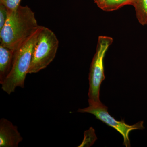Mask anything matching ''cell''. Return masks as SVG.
I'll return each instance as SVG.
<instances>
[{
    "mask_svg": "<svg viewBox=\"0 0 147 147\" xmlns=\"http://www.w3.org/2000/svg\"><path fill=\"white\" fill-rule=\"evenodd\" d=\"M39 26L32 9L20 5L9 11L6 22L0 30L1 43L14 53Z\"/></svg>",
    "mask_w": 147,
    "mask_h": 147,
    "instance_id": "6da1fadb",
    "label": "cell"
},
{
    "mask_svg": "<svg viewBox=\"0 0 147 147\" xmlns=\"http://www.w3.org/2000/svg\"><path fill=\"white\" fill-rule=\"evenodd\" d=\"M40 27L14 52L11 70L1 84L2 89L9 95L15 91L17 87L24 88Z\"/></svg>",
    "mask_w": 147,
    "mask_h": 147,
    "instance_id": "7a4b0ae2",
    "label": "cell"
},
{
    "mask_svg": "<svg viewBox=\"0 0 147 147\" xmlns=\"http://www.w3.org/2000/svg\"><path fill=\"white\" fill-rule=\"evenodd\" d=\"M59 44L55 34L48 28L40 26L28 74L37 73L46 68L55 59Z\"/></svg>",
    "mask_w": 147,
    "mask_h": 147,
    "instance_id": "3957f363",
    "label": "cell"
},
{
    "mask_svg": "<svg viewBox=\"0 0 147 147\" xmlns=\"http://www.w3.org/2000/svg\"><path fill=\"white\" fill-rule=\"evenodd\" d=\"M113 41V38L110 37H98L96 52L92 61L89 75V89L88 95L89 105L98 106L102 103L99 96L100 85L105 79L103 60L105 53Z\"/></svg>",
    "mask_w": 147,
    "mask_h": 147,
    "instance_id": "277c9868",
    "label": "cell"
},
{
    "mask_svg": "<svg viewBox=\"0 0 147 147\" xmlns=\"http://www.w3.org/2000/svg\"><path fill=\"white\" fill-rule=\"evenodd\" d=\"M77 112L81 113H88L94 115L96 119L116 129L123 137V145L126 147H130L129 135L132 130H143L144 129V121H140L133 125H128L124 120L118 121L109 115L108 107L102 104L98 106L89 105L87 108L79 109Z\"/></svg>",
    "mask_w": 147,
    "mask_h": 147,
    "instance_id": "5b68a950",
    "label": "cell"
},
{
    "mask_svg": "<svg viewBox=\"0 0 147 147\" xmlns=\"http://www.w3.org/2000/svg\"><path fill=\"white\" fill-rule=\"evenodd\" d=\"M23 139L17 126L7 119H1L0 147H17Z\"/></svg>",
    "mask_w": 147,
    "mask_h": 147,
    "instance_id": "8992f818",
    "label": "cell"
},
{
    "mask_svg": "<svg viewBox=\"0 0 147 147\" xmlns=\"http://www.w3.org/2000/svg\"><path fill=\"white\" fill-rule=\"evenodd\" d=\"M14 52L0 44V83L3 82L12 67Z\"/></svg>",
    "mask_w": 147,
    "mask_h": 147,
    "instance_id": "52a82bcc",
    "label": "cell"
},
{
    "mask_svg": "<svg viewBox=\"0 0 147 147\" xmlns=\"http://www.w3.org/2000/svg\"><path fill=\"white\" fill-rule=\"evenodd\" d=\"M133 6L139 23L143 26L147 25V0H135Z\"/></svg>",
    "mask_w": 147,
    "mask_h": 147,
    "instance_id": "ba28073f",
    "label": "cell"
},
{
    "mask_svg": "<svg viewBox=\"0 0 147 147\" xmlns=\"http://www.w3.org/2000/svg\"><path fill=\"white\" fill-rule=\"evenodd\" d=\"M135 0H106L102 10L112 11L127 5L134 6Z\"/></svg>",
    "mask_w": 147,
    "mask_h": 147,
    "instance_id": "9c48e42d",
    "label": "cell"
},
{
    "mask_svg": "<svg viewBox=\"0 0 147 147\" xmlns=\"http://www.w3.org/2000/svg\"><path fill=\"white\" fill-rule=\"evenodd\" d=\"M84 135V138L83 142L78 146L79 147L91 146L97 139L94 129L92 127H91L88 130L85 131Z\"/></svg>",
    "mask_w": 147,
    "mask_h": 147,
    "instance_id": "30bf717a",
    "label": "cell"
},
{
    "mask_svg": "<svg viewBox=\"0 0 147 147\" xmlns=\"http://www.w3.org/2000/svg\"><path fill=\"white\" fill-rule=\"evenodd\" d=\"M21 0H0V3L5 6L9 11L14 10L20 5Z\"/></svg>",
    "mask_w": 147,
    "mask_h": 147,
    "instance_id": "8fae6325",
    "label": "cell"
},
{
    "mask_svg": "<svg viewBox=\"0 0 147 147\" xmlns=\"http://www.w3.org/2000/svg\"><path fill=\"white\" fill-rule=\"evenodd\" d=\"M9 11L7 9L0 3V30L4 26L7 18H8Z\"/></svg>",
    "mask_w": 147,
    "mask_h": 147,
    "instance_id": "7c38bea8",
    "label": "cell"
},
{
    "mask_svg": "<svg viewBox=\"0 0 147 147\" xmlns=\"http://www.w3.org/2000/svg\"><path fill=\"white\" fill-rule=\"evenodd\" d=\"M105 1L106 0H94V3L96 4L97 6L101 9L104 6Z\"/></svg>",
    "mask_w": 147,
    "mask_h": 147,
    "instance_id": "4fadbf2b",
    "label": "cell"
}]
</instances>
